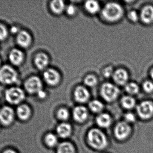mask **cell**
Masks as SVG:
<instances>
[{"label":"cell","instance_id":"cell-17","mask_svg":"<svg viewBox=\"0 0 153 153\" xmlns=\"http://www.w3.org/2000/svg\"><path fill=\"white\" fill-rule=\"evenodd\" d=\"M73 117L76 122L82 123L85 121L88 117V111L85 107L77 106L73 110Z\"/></svg>","mask_w":153,"mask_h":153},{"label":"cell","instance_id":"cell-15","mask_svg":"<svg viewBox=\"0 0 153 153\" xmlns=\"http://www.w3.org/2000/svg\"><path fill=\"white\" fill-rule=\"evenodd\" d=\"M49 57L44 53H38L34 58V63L36 67L40 70L46 69L49 64Z\"/></svg>","mask_w":153,"mask_h":153},{"label":"cell","instance_id":"cell-32","mask_svg":"<svg viewBox=\"0 0 153 153\" xmlns=\"http://www.w3.org/2000/svg\"><path fill=\"white\" fill-rule=\"evenodd\" d=\"M128 17L131 21L136 22L138 20L140 15H139L135 10H132L128 12Z\"/></svg>","mask_w":153,"mask_h":153},{"label":"cell","instance_id":"cell-28","mask_svg":"<svg viewBox=\"0 0 153 153\" xmlns=\"http://www.w3.org/2000/svg\"><path fill=\"white\" fill-rule=\"evenodd\" d=\"M84 82L85 85L88 87H94L98 83V80L95 75H89L85 78Z\"/></svg>","mask_w":153,"mask_h":153},{"label":"cell","instance_id":"cell-6","mask_svg":"<svg viewBox=\"0 0 153 153\" xmlns=\"http://www.w3.org/2000/svg\"><path fill=\"white\" fill-rule=\"evenodd\" d=\"M24 88L30 94H37L43 90V83L39 77L32 76L28 78L24 84Z\"/></svg>","mask_w":153,"mask_h":153},{"label":"cell","instance_id":"cell-5","mask_svg":"<svg viewBox=\"0 0 153 153\" xmlns=\"http://www.w3.org/2000/svg\"><path fill=\"white\" fill-rule=\"evenodd\" d=\"M120 93L119 88L110 83H105L101 87L100 94L102 98L108 102L116 99Z\"/></svg>","mask_w":153,"mask_h":153},{"label":"cell","instance_id":"cell-14","mask_svg":"<svg viewBox=\"0 0 153 153\" xmlns=\"http://www.w3.org/2000/svg\"><path fill=\"white\" fill-rule=\"evenodd\" d=\"M112 77L114 82L118 85H126L128 83V75L125 69H117L114 71Z\"/></svg>","mask_w":153,"mask_h":153},{"label":"cell","instance_id":"cell-18","mask_svg":"<svg viewBox=\"0 0 153 153\" xmlns=\"http://www.w3.org/2000/svg\"><path fill=\"white\" fill-rule=\"evenodd\" d=\"M71 131V126L68 123H62L58 125L56 128L57 134L61 138H67L70 136Z\"/></svg>","mask_w":153,"mask_h":153},{"label":"cell","instance_id":"cell-26","mask_svg":"<svg viewBox=\"0 0 153 153\" xmlns=\"http://www.w3.org/2000/svg\"><path fill=\"white\" fill-rule=\"evenodd\" d=\"M45 140L46 144L50 147L56 146L58 143L57 137L52 133L47 134L45 137Z\"/></svg>","mask_w":153,"mask_h":153},{"label":"cell","instance_id":"cell-8","mask_svg":"<svg viewBox=\"0 0 153 153\" xmlns=\"http://www.w3.org/2000/svg\"><path fill=\"white\" fill-rule=\"evenodd\" d=\"M43 78L46 83L51 86L57 85L61 81V75L58 71L53 68L46 69L43 73Z\"/></svg>","mask_w":153,"mask_h":153},{"label":"cell","instance_id":"cell-9","mask_svg":"<svg viewBox=\"0 0 153 153\" xmlns=\"http://www.w3.org/2000/svg\"><path fill=\"white\" fill-rule=\"evenodd\" d=\"M131 129L128 123L120 122L118 123L115 128L114 134L116 138L122 141L126 139L131 133Z\"/></svg>","mask_w":153,"mask_h":153},{"label":"cell","instance_id":"cell-3","mask_svg":"<svg viewBox=\"0 0 153 153\" xmlns=\"http://www.w3.org/2000/svg\"><path fill=\"white\" fill-rule=\"evenodd\" d=\"M17 71L13 66L5 65L0 67V83L4 85H12L19 81Z\"/></svg>","mask_w":153,"mask_h":153},{"label":"cell","instance_id":"cell-30","mask_svg":"<svg viewBox=\"0 0 153 153\" xmlns=\"http://www.w3.org/2000/svg\"><path fill=\"white\" fill-rule=\"evenodd\" d=\"M9 31L7 27L0 23V41H4L8 37Z\"/></svg>","mask_w":153,"mask_h":153},{"label":"cell","instance_id":"cell-25","mask_svg":"<svg viewBox=\"0 0 153 153\" xmlns=\"http://www.w3.org/2000/svg\"><path fill=\"white\" fill-rule=\"evenodd\" d=\"M89 107L94 113H100L103 109V105L100 101L94 100L89 103Z\"/></svg>","mask_w":153,"mask_h":153},{"label":"cell","instance_id":"cell-20","mask_svg":"<svg viewBox=\"0 0 153 153\" xmlns=\"http://www.w3.org/2000/svg\"><path fill=\"white\" fill-rule=\"evenodd\" d=\"M17 114L19 118L22 120H27L30 117L31 110L27 105L22 104L17 108Z\"/></svg>","mask_w":153,"mask_h":153},{"label":"cell","instance_id":"cell-1","mask_svg":"<svg viewBox=\"0 0 153 153\" xmlns=\"http://www.w3.org/2000/svg\"><path fill=\"white\" fill-rule=\"evenodd\" d=\"M124 9L117 3L109 2L106 4L101 11L102 19L109 22H115L119 21L124 15Z\"/></svg>","mask_w":153,"mask_h":153},{"label":"cell","instance_id":"cell-11","mask_svg":"<svg viewBox=\"0 0 153 153\" xmlns=\"http://www.w3.org/2000/svg\"><path fill=\"white\" fill-rule=\"evenodd\" d=\"M17 44L22 48H28L32 43L31 35L26 30H21L16 36Z\"/></svg>","mask_w":153,"mask_h":153},{"label":"cell","instance_id":"cell-24","mask_svg":"<svg viewBox=\"0 0 153 153\" xmlns=\"http://www.w3.org/2000/svg\"><path fill=\"white\" fill-rule=\"evenodd\" d=\"M121 103L122 107L126 109L131 110L135 106L136 101L130 96H125L121 99Z\"/></svg>","mask_w":153,"mask_h":153},{"label":"cell","instance_id":"cell-13","mask_svg":"<svg viewBox=\"0 0 153 153\" xmlns=\"http://www.w3.org/2000/svg\"><path fill=\"white\" fill-rule=\"evenodd\" d=\"M90 96L89 91L84 86H78L74 90V99L76 102L79 103L86 102L90 98Z\"/></svg>","mask_w":153,"mask_h":153},{"label":"cell","instance_id":"cell-31","mask_svg":"<svg viewBox=\"0 0 153 153\" xmlns=\"http://www.w3.org/2000/svg\"><path fill=\"white\" fill-rule=\"evenodd\" d=\"M143 87L145 92L152 93L153 92V82L151 81H146L143 84Z\"/></svg>","mask_w":153,"mask_h":153},{"label":"cell","instance_id":"cell-4","mask_svg":"<svg viewBox=\"0 0 153 153\" xmlns=\"http://www.w3.org/2000/svg\"><path fill=\"white\" fill-rule=\"evenodd\" d=\"M4 97L8 103L12 105H17L25 99L26 95L24 91L21 88L12 87L5 91Z\"/></svg>","mask_w":153,"mask_h":153},{"label":"cell","instance_id":"cell-35","mask_svg":"<svg viewBox=\"0 0 153 153\" xmlns=\"http://www.w3.org/2000/svg\"><path fill=\"white\" fill-rule=\"evenodd\" d=\"M125 119L126 122L128 124L129 123H133L135 121L136 117L134 114L129 112L125 115Z\"/></svg>","mask_w":153,"mask_h":153},{"label":"cell","instance_id":"cell-16","mask_svg":"<svg viewBox=\"0 0 153 153\" xmlns=\"http://www.w3.org/2000/svg\"><path fill=\"white\" fill-rule=\"evenodd\" d=\"M141 20L145 24H151L153 22V6L147 5L143 7L140 14Z\"/></svg>","mask_w":153,"mask_h":153},{"label":"cell","instance_id":"cell-39","mask_svg":"<svg viewBox=\"0 0 153 153\" xmlns=\"http://www.w3.org/2000/svg\"><path fill=\"white\" fill-rule=\"evenodd\" d=\"M150 75H151V77L153 80V68L152 69L151 71V72H150Z\"/></svg>","mask_w":153,"mask_h":153},{"label":"cell","instance_id":"cell-2","mask_svg":"<svg viewBox=\"0 0 153 153\" xmlns=\"http://www.w3.org/2000/svg\"><path fill=\"white\" fill-rule=\"evenodd\" d=\"M87 140L90 146L96 150H102L108 145L106 136L102 131L97 128H93L89 131Z\"/></svg>","mask_w":153,"mask_h":153},{"label":"cell","instance_id":"cell-23","mask_svg":"<svg viewBox=\"0 0 153 153\" xmlns=\"http://www.w3.org/2000/svg\"><path fill=\"white\" fill-rule=\"evenodd\" d=\"M74 146L71 143L63 142L57 147V153H75Z\"/></svg>","mask_w":153,"mask_h":153},{"label":"cell","instance_id":"cell-36","mask_svg":"<svg viewBox=\"0 0 153 153\" xmlns=\"http://www.w3.org/2000/svg\"><path fill=\"white\" fill-rule=\"evenodd\" d=\"M37 95L38 96L39 98L42 99H45L46 97L47 93L44 90H42L38 93Z\"/></svg>","mask_w":153,"mask_h":153},{"label":"cell","instance_id":"cell-19","mask_svg":"<svg viewBox=\"0 0 153 153\" xmlns=\"http://www.w3.org/2000/svg\"><path fill=\"white\" fill-rule=\"evenodd\" d=\"M50 7L51 11L57 15L62 13L66 8L64 2L61 0L52 1L50 3Z\"/></svg>","mask_w":153,"mask_h":153},{"label":"cell","instance_id":"cell-34","mask_svg":"<svg viewBox=\"0 0 153 153\" xmlns=\"http://www.w3.org/2000/svg\"><path fill=\"white\" fill-rule=\"evenodd\" d=\"M114 71L113 68L111 66H108L104 69L103 71V75L106 78H109L113 75Z\"/></svg>","mask_w":153,"mask_h":153},{"label":"cell","instance_id":"cell-37","mask_svg":"<svg viewBox=\"0 0 153 153\" xmlns=\"http://www.w3.org/2000/svg\"><path fill=\"white\" fill-rule=\"evenodd\" d=\"M19 28L17 26H13L10 28V31L13 34H16L17 35L18 33L20 31Z\"/></svg>","mask_w":153,"mask_h":153},{"label":"cell","instance_id":"cell-29","mask_svg":"<svg viewBox=\"0 0 153 153\" xmlns=\"http://www.w3.org/2000/svg\"><path fill=\"white\" fill-rule=\"evenodd\" d=\"M57 117L59 119L62 120H66L69 118L70 114L68 110L62 108L60 109L57 111Z\"/></svg>","mask_w":153,"mask_h":153},{"label":"cell","instance_id":"cell-12","mask_svg":"<svg viewBox=\"0 0 153 153\" xmlns=\"http://www.w3.org/2000/svg\"><path fill=\"white\" fill-rule=\"evenodd\" d=\"M9 59L12 64L19 66L24 61V53L19 49H13L9 53Z\"/></svg>","mask_w":153,"mask_h":153},{"label":"cell","instance_id":"cell-10","mask_svg":"<svg viewBox=\"0 0 153 153\" xmlns=\"http://www.w3.org/2000/svg\"><path fill=\"white\" fill-rule=\"evenodd\" d=\"M14 118V111L10 107L5 106L0 110V122L4 125L12 123Z\"/></svg>","mask_w":153,"mask_h":153},{"label":"cell","instance_id":"cell-27","mask_svg":"<svg viewBox=\"0 0 153 153\" xmlns=\"http://www.w3.org/2000/svg\"><path fill=\"white\" fill-rule=\"evenodd\" d=\"M125 90L130 95H135L139 92V87L135 83L130 82L125 85Z\"/></svg>","mask_w":153,"mask_h":153},{"label":"cell","instance_id":"cell-21","mask_svg":"<svg viewBox=\"0 0 153 153\" xmlns=\"http://www.w3.org/2000/svg\"><path fill=\"white\" fill-rule=\"evenodd\" d=\"M96 121L99 126L106 128L110 125L111 123V118L108 114L102 113L97 117Z\"/></svg>","mask_w":153,"mask_h":153},{"label":"cell","instance_id":"cell-40","mask_svg":"<svg viewBox=\"0 0 153 153\" xmlns=\"http://www.w3.org/2000/svg\"><path fill=\"white\" fill-rule=\"evenodd\" d=\"M1 59H0V65H1Z\"/></svg>","mask_w":153,"mask_h":153},{"label":"cell","instance_id":"cell-22","mask_svg":"<svg viewBox=\"0 0 153 153\" xmlns=\"http://www.w3.org/2000/svg\"><path fill=\"white\" fill-rule=\"evenodd\" d=\"M85 8L88 13L95 14L100 11V6L97 1H88L85 3Z\"/></svg>","mask_w":153,"mask_h":153},{"label":"cell","instance_id":"cell-7","mask_svg":"<svg viewBox=\"0 0 153 153\" xmlns=\"http://www.w3.org/2000/svg\"><path fill=\"white\" fill-rule=\"evenodd\" d=\"M137 112L142 119H150L153 116V102L150 101L142 102L137 107Z\"/></svg>","mask_w":153,"mask_h":153},{"label":"cell","instance_id":"cell-38","mask_svg":"<svg viewBox=\"0 0 153 153\" xmlns=\"http://www.w3.org/2000/svg\"><path fill=\"white\" fill-rule=\"evenodd\" d=\"M3 153H17L16 152L14 151V150H11V149H9V150H7L6 151L4 152Z\"/></svg>","mask_w":153,"mask_h":153},{"label":"cell","instance_id":"cell-33","mask_svg":"<svg viewBox=\"0 0 153 153\" xmlns=\"http://www.w3.org/2000/svg\"><path fill=\"white\" fill-rule=\"evenodd\" d=\"M66 13L70 16L75 15L76 13V8L73 4H69L65 8Z\"/></svg>","mask_w":153,"mask_h":153}]
</instances>
